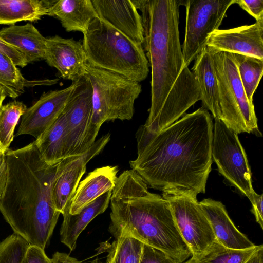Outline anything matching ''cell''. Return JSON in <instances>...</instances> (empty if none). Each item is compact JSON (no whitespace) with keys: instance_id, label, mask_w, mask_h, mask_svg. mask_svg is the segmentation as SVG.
<instances>
[{"instance_id":"1","label":"cell","mask_w":263,"mask_h":263,"mask_svg":"<svg viewBox=\"0 0 263 263\" xmlns=\"http://www.w3.org/2000/svg\"><path fill=\"white\" fill-rule=\"evenodd\" d=\"M213 133V117L202 107L157 133L142 125L136 133L138 156L130 166L154 189L205 193Z\"/></svg>"},{"instance_id":"2","label":"cell","mask_w":263,"mask_h":263,"mask_svg":"<svg viewBox=\"0 0 263 263\" xmlns=\"http://www.w3.org/2000/svg\"><path fill=\"white\" fill-rule=\"evenodd\" d=\"M8 177L0 212L13 233L45 250L61 214L52 188L58 163L48 164L35 141L6 152Z\"/></svg>"},{"instance_id":"3","label":"cell","mask_w":263,"mask_h":263,"mask_svg":"<svg viewBox=\"0 0 263 263\" xmlns=\"http://www.w3.org/2000/svg\"><path fill=\"white\" fill-rule=\"evenodd\" d=\"M110 203L109 231L115 238L133 237L164 252L178 263L191 255L168 201L148 191L147 184L134 170L124 171L117 177Z\"/></svg>"},{"instance_id":"4","label":"cell","mask_w":263,"mask_h":263,"mask_svg":"<svg viewBox=\"0 0 263 263\" xmlns=\"http://www.w3.org/2000/svg\"><path fill=\"white\" fill-rule=\"evenodd\" d=\"M141 12L144 49L151 69V101L148 126L159 114L183 68L180 42L179 8L181 0H132Z\"/></svg>"},{"instance_id":"5","label":"cell","mask_w":263,"mask_h":263,"mask_svg":"<svg viewBox=\"0 0 263 263\" xmlns=\"http://www.w3.org/2000/svg\"><path fill=\"white\" fill-rule=\"evenodd\" d=\"M87 63L137 82L144 80L149 65L142 45L134 42L98 17L82 42Z\"/></svg>"},{"instance_id":"6","label":"cell","mask_w":263,"mask_h":263,"mask_svg":"<svg viewBox=\"0 0 263 263\" xmlns=\"http://www.w3.org/2000/svg\"><path fill=\"white\" fill-rule=\"evenodd\" d=\"M211 54L219 90L220 121L237 134L261 136L254 104L246 96L233 53L221 51Z\"/></svg>"},{"instance_id":"7","label":"cell","mask_w":263,"mask_h":263,"mask_svg":"<svg viewBox=\"0 0 263 263\" xmlns=\"http://www.w3.org/2000/svg\"><path fill=\"white\" fill-rule=\"evenodd\" d=\"M85 71L92 88L93 124L100 128L108 121L130 120L142 91L140 83L87 63Z\"/></svg>"},{"instance_id":"8","label":"cell","mask_w":263,"mask_h":263,"mask_svg":"<svg viewBox=\"0 0 263 263\" xmlns=\"http://www.w3.org/2000/svg\"><path fill=\"white\" fill-rule=\"evenodd\" d=\"M197 195L191 191L162 192V197L168 201L176 226L195 259L216 241Z\"/></svg>"},{"instance_id":"9","label":"cell","mask_w":263,"mask_h":263,"mask_svg":"<svg viewBox=\"0 0 263 263\" xmlns=\"http://www.w3.org/2000/svg\"><path fill=\"white\" fill-rule=\"evenodd\" d=\"M212 157L219 173L251 201L256 192L247 154L238 134L220 120L213 123Z\"/></svg>"},{"instance_id":"10","label":"cell","mask_w":263,"mask_h":263,"mask_svg":"<svg viewBox=\"0 0 263 263\" xmlns=\"http://www.w3.org/2000/svg\"><path fill=\"white\" fill-rule=\"evenodd\" d=\"M74 87L63 110L66 121V158L80 155L94 144L99 128L92 123V88L84 76Z\"/></svg>"},{"instance_id":"11","label":"cell","mask_w":263,"mask_h":263,"mask_svg":"<svg viewBox=\"0 0 263 263\" xmlns=\"http://www.w3.org/2000/svg\"><path fill=\"white\" fill-rule=\"evenodd\" d=\"M235 0H187L184 40L181 46L183 67L188 66L206 47L208 37L219 29Z\"/></svg>"},{"instance_id":"12","label":"cell","mask_w":263,"mask_h":263,"mask_svg":"<svg viewBox=\"0 0 263 263\" xmlns=\"http://www.w3.org/2000/svg\"><path fill=\"white\" fill-rule=\"evenodd\" d=\"M110 139V134H106L96 141L84 154L65 158L58 163L52 197L56 210L61 214L69 211L71 199L85 173L87 163L101 153Z\"/></svg>"},{"instance_id":"13","label":"cell","mask_w":263,"mask_h":263,"mask_svg":"<svg viewBox=\"0 0 263 263\" xmlns=\"http://www.w3.org/2000/svg\"><path fill=\"white\" fill-rule=\"evenodd\" d=\"M201 93L196 78L188 66H184L177 77L159 114L146 128L157 133L177 121L196 102Z\"/></svg>"},{"instance_id":"14","label":"cell","mask_w":263,"mask_h":263,"mask_svg":"<svg viewBox=\"0 0 263 263\" xmlns=\"http://www.w3.org/2000/svg\"><path fill=\"white\" fill-rule=\"evenodd\" d=\"M206 47L212 54L223 51L263 60V18L251 25L214 31Z\"/></svg>"},{"instance_id":"15","label":"cell","mask_w":263,"mask_h":263,"mask_svg":"<svg viewBox=\"0 0 263 263\" xmlns=\"http://www.w3.org/2000/svg\"><path fill=\"white\" fill-rule=\"evenodd\" d=\"M74 87H68L43 93L22 116L16 136L29 135L39 139L62 113Z\"/></svg>"},{"instance_id":"16","label":"cell","mask_w":263,"mask_h":263,"mask_svg":"<svg viewBox=\"0 0 263 263\" xmlns=\"http://www.w3.org/2000/svg\"><path fill=\"white\" fill-rule=\"evenodd\" d=\"M45 60L65 80L74 82L86 73V58L82 42L58 35L46 38Z\"/></svg>"},{"instance_id":"17","label":"cell","mask_w":263,"mask_h":263,"mask_svg":"<svg viewBox=\"0 0 263 263\" xmlns=\"http://www.w3.org/2000/svg\"><path fill=\"white\" fill-rule=\"evenodd\" d=\"M98 17L136 44L142 45L141 15L132 0H91Z\"/></svg>"},{"instance_id":"18","label":"cell","mask_w":263,"mask_h":263,"mask_svg":"<svg viewBox=\"0 0 263 263\" xmlns=\"http://www.w3.org/2000/svg\"><path fill=\"white\" fill-rule=\"evenodd\" d=\"M199 202L218 242L225 247L237 250L249 249L255 245L236 227L222 202L210 198Z\"/></svg>"},{"instance_id":"19","label":"cell","mask_w":263,"mask_h":263,"mask_svg":"<svg viewBox=\"0 0 263 263\" xmlns=\"http://www.w3.org/2000/svg\"><path fill=\"white\" fill-rule=\"evenodd\" d=\"M117 166H105L89 172L80 182L71 199L69 213L76 214L96 199L112 191L117 179Z\"/></svg>"},{"instance_id":"20","label":"cell","mask_w":263,"mask_h":263,"mask_svg":"<svg viewBox=\"0 0 263 263\" xmlns=\"http://www.w3.org/2000/svg\"><path fill=\"white\" fill-rule=\"evenodd\" d=\"M0 36L20 52L28 64L45 60L46 38L32 23L3 28Z\"/></svg>"},{"instance_id":"21","label":"cell","mask_w":263,"mask_h":263,"mask_svg":"<svg viewBox=\"0 0 263 263\" xmlns=\"http://www.w3.org/2000/svg\"><path fill=\"white\" fill-rule=\"evenodd\" d=\"M112 191H108L85 206L78 213L71 214L67 211L62 214L63 220L60 229L61 241L73 251L77 239L90 222L105 211L110 203Z\"/></svg>"},{"instance_id":"22","label":"cell","mask_w":263,"mask_h":263,"mask_svg":"<svg viewBox=\"0 0 263 263\" xmlns=\"http://www.w3.org/2000/svg\"><path fill=\"white\" fill-rule=\"evenodd\" d=\"M191 71L201 91L202 107L211 111L214 120H220L221 110L218 83L211 54L206 47L195 60Z\"/></svg>"},{"instance_id":"23","label":"cell","mask_w":263,"mask_h":263,"mask_svg":"<svg viewBox=\"0 0 263 263\" xmlns=\"http://www.w3.org/2000/svg\"><path fill=\"white\" fill-rule=\"evenodd\" d=\"M48 15L57 18L66 31L83 34L98 17L91 0L54 1L48 8Z\"/></svg>"},{"instance_id":"24","label":"cell","mask_w":263,"mask_h":263,"mask_svg":"<svg viewBox=\"0 0 263 263\" xmlns=\"http://www.w3.org/2000/svg\"><path fill=\"white\" fill-rule=\"evenodd\" d=\"M34 141L41 156L48 164L55 165L66 158V121L63 112L50 127Z\"/></svg>"},{"instance_id":"25","label":"cell","mask_w":263,"mask_h":263,"mask_svg":"<svg viewBox=\"0 0 263 263\" xmlns=\"http://www.w3.org/2000/svg\"><path fill=\"white\" fill-rule=\"evenodd\" d=\"M54 1L0 0V24L14 25L21 21L34 22L48 15Z\"/></svg>"},{"instance_id":"26","label":"cell","mask_w":263,"mask_h":263,"mask_svg":"<svg viewBox=\"0 0 263 263\" xmlns=\"http://www.w3.org/2000/svg\"><path fill=\"white\" fill-rule=\"evenodd\" d=\"M239 78L248 100L253 102V95L263 72V60L233 53Z\"/></svg>"},{"instance_id":"27","label":"cell","mask_w":263,"mask_h":263,"mask_svg":"<svg viewBox=\"0 0 263 263\" xmlns=\"http://www.w3.org/2000/svg\"><path fill=\"white\" fill-rule=\"evenodd\" d=\"M262 245L243 250L228 248L216 240L201 256L195 259L199 263H245Z\"/></svg>"},{"instance_id":"28","label":"cell","mask_w":263,"mask_h":263,"mask_svg":"<svg viewBox=\"0 0 263 263\" xmlns=\"http://www.w3.org/2000/svg\"><path fill=\"white\" fill-rule=\"evenodd\" d=\"M144 243L127 235H120L113 242L106 263H140Z\"/></svg>"},{"instance_id":"29","label":"cell","mask_w":263,"mask_h":263,"mask_svg":"<svg viewBox=\"0 0 263 263\" xmlns=\"http://www.w3.org/2000/svg\"><path fill=\"white\" fill-rule=\"evenodd\" d=\"M22 102L13 101L0 108V143L7 151L14 138V131L20 118L27 109Z\"/></svg>"},{"instance_id":"30","label":"cell","mask_w":263,"mask_h":263,"mask_svg":"<svg viewBox=\"0 0 263 263\" xmlns=\"http://www.w3.org/2000/svg\"><path fill=\"white\" fill-rule=\"evenodd\" d=\"M27 83L12 60L0 53V84L19 96L24 92Z\"/></svg>"},{"instance_id":"31","label":"cell","mask_w":263,"mask_h":263,"mask_svg":"<svg viewBox=\"0 0 263 263\" xmlns=\"http://www.w3.org/2000/svg\"><path fill=\"white\" fill-rule=\"evenodd\" d=\"M28 243L15 233L0 242V263H21Z\"/></svg>"},{"instance_id":"32","label":"cell","mask_w":263,"mask_h":263,"mask_svg":"<svg viewBox=\"0 0 263 263\" xmlns=\"http://www.w3.org/2000/svg\"><path fill=\"white\" fill-rule=\"evenodd\" d=\"M140 263H178L164 252L143 245Z\"/></svg>"},{"instance_id":"33","label":"cell","mask_w":263,"mask_h":263,"mask_svg":"<svg viewBox=\"0 0 263 263\" xmlns=\"http://www.w3.org/2000/svg\"><path fill=\"white\" fill-rule=\"evenodd\" d=\"M44 250L39 247L29 245L21 263H52Z\"/></svg>"},{"instance_id":"34","label":"cell","mask_w":263,"mask_h":263,"mask_svg":"<svg viewBox=\"0 0 263 263\" xmlns=\"http://www.w3.org/2000/svg\"><path fill=\"white\" fill-rule=\"evenodd\" d=\"M235 3L253 16L256 21L263 18L262 0H235Z\"/></svg>"},{"instance_id":"35","label":"cell","mask_w":263,"mask_h":263,"mask_svg":"<svg viewBox=\"0 0 263 263\" xmlns=\"http://www.w3.org/2000/svg\"><path fill=\"white\" fill-rule=\"evenodd\" d=\"M0 53L10 58L16 66L24 67L28 64L23 55L0 36Z\"/></svg>"},{"instance_id":"36","label":"cell","mask_w":263,"mask_h":263,"mask_svg":"<svg viewBox=\"0 0 263 263\" xmlns=\"http://www.w3.org/2000/svg\"><path fill=\"white\" fill-rule=\"evenodd\" d=\"M262 197V194L259 195L256 193L250 201L252 206L251 211L254 214L256 222L262 229H263Z\"/></svg>"},{"instance_id":"37","label":"cell","mask_w":263,"mask_h":263,"mask_svg":"<svg viewBox=\"0 0 263 263\" xmlns=\"http://www.w3.org/2000/svg\"><path fill=\"white\" fill-rule=\"evenodd\" d=\"M8 177L6 152L0 153V199L2 198L7 183Z\"/></svg>"},{"instance_id":"38","label":"cell","mask_w":263,"mask_h":263,"mask_svg":"<svg viewBox=\"0 0 263 263\" xmlns=\"http://www.w3.org/2000/svg\"><path fill=\"white\" fill-rule=\"evenodd\" d=\"M52 263H82L65 253L56 252L51 258Z\"/></svg>"},{"instance_id":"39","label":"cell","mask_w":263,"mask_h":263,"mask_svg":"<svg viewBox=\"0 0 263 263\" xmlns=\"http://www.w3.org/2000/svg\"><path fill=\"white\" fill-rule=\"evenodd\" d=\"M263 247L256 251L245 263H263Z\"/></svg>"},{"instance_id":"40","label":"cell","mask_w":263,"mask_h":263,"mask_svg":"<svg viewBox=\"0 0 263 263\" xmlns=\"http://www.w3.org/2000/svg\"><path fill=\"white\" fill-rule=\"evenodd\" d=\"M18 96L8 90L4 86L0 84V108L2 106L4 100L7 97L15 98Z\"/></svg>"},{"instance_id":"41","label":"cell","mask_w":263,"mask_h":263,"mask_svg":"<svg viewBox=\"0 0 263 263\" xmlns=\"http://www.w3.org/2000/svg\"><path fill=\"white\" fill-rule=\"evenodd\" d=\"M183 263H199L195 258L193 257H191L190 259L188 260L185 261Z\"/></svg>"},{"instance_id":"42","label":"cell","mask_w":263,"mask_h":263,"mask_svg":"<svg viewBox=\"0 0 263 263\" xmlns=\"http://www.w3.org/2000/svg\"><path fill=\"white\" fill-rule=\"evenodd\" d=\"M2 152H6V151H5L0 143V153H2Z\"/></svg>"},{"instance_id":"43","label":"cell","mask_w":263,"mask_h":263,"mask_svg":"<svg viewBox=\"0 0 263 263\" xmlns=\"http://www.w3.org/2000/svg\"><path fill=\"white\" fill-rule=\"evenodd\" d=\"M90 263H102L101 262L99 261L98 259L95 260L93 261H92Z\"/></svg>"}]
</instances>
